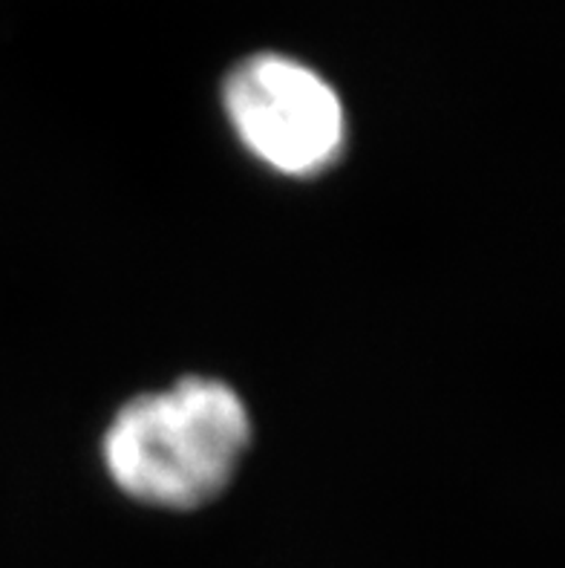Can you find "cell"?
I'll use <instances>...</instances> for the list:
<instances>
[{"instance_id":"cell-2","label":"cell","mask_w":565,"mask_h":568,"mask_svg":"<svg viewBox=\"0 0 565 568\" xmlns=\"http://www.w3.org/2000/svg\"><path fill=\"white\" fill-rule=\"evenodd\" d=\"M240 142L263 165L289 176H315L341 156L344 108L312 67L286 55H251L222 87Z\"/></svg>"},{"instance_id":"cell-1","label":"cell","mask_w":565,"mask_h":568,"mask_svg":"<svg viewBox=\"0 0 565 568\" xmlns=\"http://www.w3.org/2000/svg\"><path fill=\"white\" fill-rule=\"evenodd\" d=\"M249 439V410L229 384L182 378L115 413L104 433V465L139 503L200 508L231 483Z\"/></svg>"}]
</instances>
